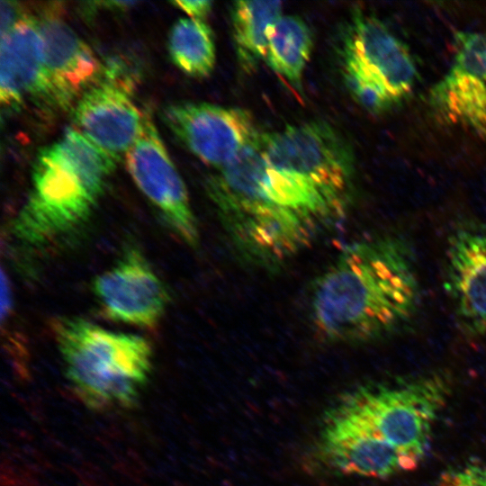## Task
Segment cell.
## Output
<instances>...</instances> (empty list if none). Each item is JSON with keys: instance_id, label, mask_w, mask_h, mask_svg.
I'll list each match as a JSON object with an SVG mask.
<instances>
[{"instance_id": "obj_1", "label": "cell", "mask_w": 486, "mask_h": 486, "mask_svg": "<svg viewBox=\"0 0 486 486\" xmlns=\"http://www.w3.org/2000/svg\"><path fill=\"white\" fill-rule=\"evenodd\" d=\"M421 288L414 249L385 232L346 246L318 277L310 297L317 329L332 341L386 338L418 317Z\"/></svg>"}, {"instance_id": "obj_2", "label": "cell", "mask_w": 486, "mask_h": 486, "mask_svg": "<svg viewBox=\"0 0 486 486\" xmlns=\"http://www.w3.org/2000/svg\"><path fill=\"white\" fill-rule=\"evenodd\" d=\"M115 159L76 129L37 154L29 196L12 223L23 245L42 247L82 227L92 215Z\"/></svg>"}, {"instance_id": "obj_3", "label": "cell", "mask_w": 486, "mask_h": 486, "mask_svg": "<svg viewBox=\"0 0 486 486\" xmlns=\"http://www.w3.org/2000/svg\"><path fill=\"white\" fill-rule=\"evenodd\" d=\"M50 326L65 377L82 403L99 411L136 406L153 368L148 339L79 317H59Z\"/></svg>"}, {"instance_id": "obj_4", "label": "cell", "mask_w": 486, "mask_h": 486, "mask_svg": "<svg viewBox=\"0 0 486 486\" xmlns=\"http://www.w3.org/2000/svg\"><path fill=\"white\" fill-rule=\"evenodd\" d=\"M451 380L436 372L360 385L333 406L396 448L416 466L428 454Z\"/></svg>"}, {"instance_id": "obj_5", "label": "cell", "mask_w": 486, "mask_h": 486, "mask_svg": "<svg viewBox=\"0 0 486 486\" xmlns=\"http://www.w3.org/2000/svg\"><path fill=\"white\" fill-rule=\"evenodd\" d=\"M266 164L304 188L339 220L353 201L355 165L346 140L323 121L261 133Z\"/></svg>"}, {"instance_id": "obj_6", "label": "cell", "mask_w": 486, "mask_h": 486, "mask_svg": "<svg viewBox=\"0 0 486 486\" xmlns=\"http://www.w3.org/2000/svg\"><path fill=\"white\" fill-rule=\"evenodd\" d=\"M342 66L353 98L374 113L400 105L418 81L409 48L379 18L361 9L353 11L347 24Z\"/></svg>"}, {"instance_id": "obj_7", "label": "cell", "mask_w": 486, "mask_h": 486, "mask_svg": "<svg viewBox=\"0 0 486 486\" xmlns=\"http://www.w3.org/2000/svg\"><path fill=\"white\" fill-rule=\"evenodd\" d=\"M163 119L190 152L217 170L230 164L261 134L249 111L205 102L169 104Z\"/></svg>"}, {"instance_id": "obj_8", "label": "cell", "mask_w": 486, "mask_h": 486, "mask_svg": "<svg viewBox=\"0 0 486 486\" xmlns=\"http://www.w3.org/2000/svg\"><path fill=\"white\" fill-rule=\"evenodd\" d=\"M137 187L185 244L195 247L199 230L186 186L148 114L137 140L125 155Z\"/></svg>"}, {"instance_id": "obj_9", "label": "cell", "mask_w": 486, "mask_h": 486, "mask_svg": "<svg viewBox=\"0 0 486 486\" xmlns=\"http://www.w3.org/2000/svg\"><path fill=\"white\" fill-rule=\"evenodd\" d=\"M92 291L104 317L143 328L158 326L170 301L166 284L136 248L96 275Z\"/></svg>"}, {"instance_id": "obj_10", "label": "cell", "mask_w": 486, "mask_h": 486, "mask_svg": "<svg viewBox=\"0 0 486 486\" xmlns=\"http://www.w3.org/2000/svg\"><path fill=\"white\" fill-rule=\"evenodd\" d=\"M428 104L441 122L486 137V32L455 35L452 62Z\"/></svg>"}, {"instance_id": "obj_11", "label": "cell", "mask_w": 486, "mask_h": 486, "mask_svg": "<svg viewBox=\"0 0 486 486\" xmlns=\"http://www.w3.org/2000/svg\"><path fill=\"white\" fill-rule=\"evenodd\" d=\"M445 288L461 330L486 341V223L456 224L447 236Z\"/></svg>"}, {"instance_id": "obj_12", "label": "cell", "mask_w": 486, "mask_h": 486, "mask_svg": "<svg viewBox=\"0 0 486 486\" xmlns=\"http://www.w3.org/2000/svg\"><path fill=\"white\" fill-rule=\"evenodd\" d=\"M145 114L131 99V86L108 73L76 102L74 121L79 130L115 160L139 138Z\"/></svg>"}, {"instance_id": "obj_13", "label": "cell", "mask_w": 486, "mask_h": 486, "mask_svg": "<svg viewBox=\"0 0 486 486\" xmlns=\"http://www.w3.org/2000/svg\"><path fill=\"white\" fill-rule=\"evenodd\" d=\"M319 446L324 461L346 475L383 479L417 467L392 446L333 406L323 419Z\"/></svg>"}, {"instance_id": "obj_14", "label": "cell", "mask_w": 486, "mask_h": 486, "mask_svg": "<svg viewBox=\"0 0 486 486\" xmlns=\"http://www.w3.org/2000/svg\"><path fill=\"white\" fill-rule=\"evenodd\" d=\"M38 24L43 50L42 96L66 108L100 79L102 65L88 45L58 15L46 14Z\"/></svg>"}, {"instance_id": "obj_15", "label": "cell", "mask_w": 486, "mask_h": 486, "mask_svg": "<svg viewBox=\"0 0 486 486\" xmlns=\"http://www.w3.org/2000/svg\"><path fill=\"white\" fill-rule=\"evenodd\" d=\"M43 90V50L38 20L23 17L1 35L0 101L12 107L30 95H42Z\"/></svg>"}, {"instance_id": "obj_16", "label": "cell", "mask_w": 486, "mask_h": 486, "mask_svg": "<svg viewBox=\"0 0 486 486\" xmlns=\"http://www.w3.org/2000/svg\"><path fill=\"white\" fill-rule=\"evenodd\" d=\"M279 1H237L231 7L232 35L240 68L253 72L266 59L269 33L283 15Z\"/></svg>"}, {"instance_id": "obj_17", "label": "cell", "mask_w": 486, "mask_h": 486, "mask_svg": "<svg viewBox=\"0 0 486 486\" xmlns=\"http://www.w3.org/2000/svg\"><path fill=\"white\" fill-rule=\"evenodd\" d=\"M312 47L307 23L296 15H282L270 31L266 60L275 73L299 87Z\"/></svg>"}, {"instance_id": "obj_18", "label": "cell", "mask_w": 486, "mask_h": 486, "mask_svg": "<svg viewBox=\"0 0 486 486\" xmlns=\"http://www.w3.org/2000/svg\"><path fill=\"white\" fill-rule=\"evenodd\" d=\"M167 46L174 65L183 73L202 78L212 72L216 61L214 35L203 20L178 19L169 32Z\"/></svg>"}, {"instance_id": "obj_19", "label": "cell", "mask_w": 486, "mask_h": 486, "mask_svg": "<svg viewBox=\"0 0 486 486\" xmlns=\"http://www.w3.org/2000/svg\"><path fill=\"white\" fill-rule=\"evenodd\" d=\"M435 486H486V464L473 462L451 470Z\"/></svg>"}, {"instance_id": "obj_20", "label": "cell", "mask_w": 486, "mask_h": 486, "mask_svg": "<svg viewBox=\"0 0 486 486\" xmlns=\"http://www.w3.org/2000/svg\"><path fill=\"white\" fill-rule=\"evenodd\" d=\"M1 25L0 34L3 35L12 29L21 19L20 7L16 2L13 1H1Z\"/></svg>"}, {"instance_id": "obj_21", "label": "cell", "mask_w": 486, "mask_h": 486, "mask_svg": "<svg viewBox=\"0 0 486 486\" xmlns=\"http://www.w3.org/2000/svg\"><path fill=\"white\" fill-rule=\"evenodd\" d=\"M172 4L180 8L182 11L187 14L190 18L197 20H202L205 18L212 8V2L207 0L174 1L172 2Z\"/></svg>"}]
</instances>
